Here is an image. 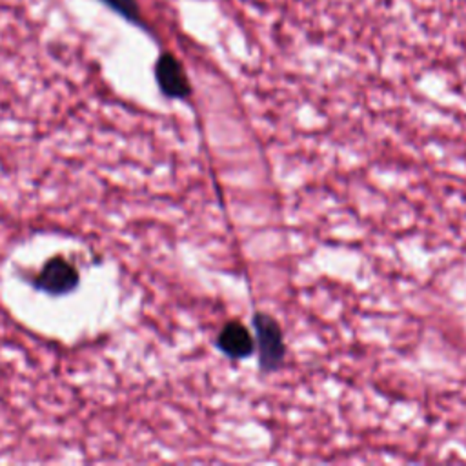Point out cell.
Here are the masks:
<instances>
[{"instance_id":"obj_1","label":"cell","mask_w":466,"mask_h":466,"mask_svg":"<svg viewBox=\"0 0 466 466\" xmlns=\"http://www.w3.org/2000/svg\"><path fill=\"white\" fill-rule=\"evenodd\" d=\"M253 329H255V350L258 357V368L264 373L277 371L282 366L286 355V344L282 337L280 324L269 313L257 311L253 313Z\"/></svg>"},{"instance_id":"obj_2","label":"cell","mask_w":466,"mask_h":466,"mask_svg":"<svg viewBox=\"0 0 466 466\" xmlns=\"http://www.w3.org/2000/svg\"><path fill=\"white\" fill-rule=\"evenodd\" d=\"M80 282L76 266L62 255H55L44 262L33 279V286L47 295H67Z\"/></svg>"},{"instance_id":"obj_3","label":"cell","mask_w":466,"mask_h":466,"mask_svg":"<svg viewBox=\"0 0 466 466\" xmlns=\"http://www.w3.org/2000/svg\"><path fill=\"white\" fill-rule=\"evenodd\" d=\"M155 80L167 98H187L191 93L189 80L178 58L171 53H162L155 62Z\"/></svg>"},{"instance_id":"obj_4","label":"cell","mask_w":466,"mask_h":466,"mask_svg":"<svg viewBox=\"0 0 466 466\" xmlns=\"http://www.w3.org/2000/svg\"><path fill=\"white\" fill-rule=\"evenodd\" d=\"M217 348L229 359L238 360L253 355L255 351V339L249 333V329L240 324L238 320H229L226 322L215 340Z\"/></svg>"},{"instance_id":"obj_5","label":"cell","mask_w":466,"mask_h":466,"mask_svg":"<svg viewBox=\"0 0 466 466\" xmlns=\"http://www.w3.org/2000/svg\"><path fill=\"white\" fill-rule=\"evenodd\" d=\"M104 2L109 9L118 13L122 18H126L131 24H142V15L137 0H100Z\"/></svg>"}]
</instances>
